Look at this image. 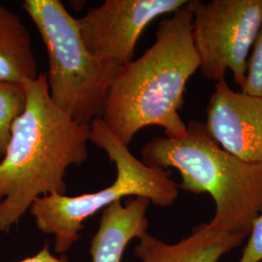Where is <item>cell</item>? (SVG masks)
Wrapping results in <instances>:
<instances>
[{
  "label": "cell",
  "mask_w": 262,
  "mask_h": 262,
  "mask_svg": "<svg viewBox=\"0 0 262 262\" xmlns=\"http://www.w3.org/2000/svg\"><path fill=\"white\" fill-rule=\"evenodd\" d=\"M27 104L12 125L0 161V232L8 233L41 196L66 194L71 165L88 159L91 126L70 119L51 99L47 74L25 83Z\"/></svg>",
  "instance_id": "6da1fadb"
},
{
  "label": "cell",
  "mask_w": 262,
  "mask_h": 262,
  "mask_svg": "<svg viewBox=\"0 0 262 262\" xmlns=\"http://www.w3.org/2000/svg\"><path fill=\"white\" fill-rule=\"evenodd\" d=\"M187 4L160 20L151 47L119 68L113 78L100 119L126 146L138 131L150 125L163 128L169 138L187 133L179 112L187 82L200 66Z\"/></svg>",
  "instance_id": "7a4b0ae2"
},
{
  "label": "cell",
  "mask_w": 262,
  "mask_h": 262,
  "mask_svg": "<svg viewBox=\"0 0 262 262\" xmlns=\"http://www.w3.org/2000/svg\"><path fill=\"white\" fill-rule=\"evenodd\" d=\"M141 160L148 166L176 169L179 187L193 194L207 193L215 203L212 228L250 234L262 213V166L248 163L211 138L205 123L190 121L178 138L157 137L144 145Z\"/></svg>",
  "instance_id": "3957f363"
},
{
  "label": "cell",
  "mask_w": 262,
  "mask_h": 262,
  "mask_svg": "<svg viewBox=\"0 0 262 262\" xmlns=\"http://www.w3.org/2000/svg\"><path fill=\"white\" fill-rule=\"evenodd\" d=\"M90 126V141L106 151L116 165L117 177L109 187L95 192L77 196L53 193L33 202L29 212L41 232L54 235L57 255H64L80 239L88 219L123 197H144L155 206L167 208L179 196V186L170 178L168 170L150 167L135 158L100 118Z\"/></svg>",
  "instance_id": "277c9868"
},
{
  "label": "cell",
  "mask_w": 262,
  "mask_h": 262,
  "mask_svg": "<svg viewBox=\"0 0 262 262\" xmlns=\"http://www.w3.org/2000/svg\"><path fill=\"white\" fill-rule=\"evenodd\" d=\"M23 7L47 48L51 99L73 121L90 125L102 116L108 90L118 70L92 55L60 0H25Z\"/></svg>",
  "instance_id": "5b68a950"
},
{
  "label": "cell",
  "mask_w": 262,
  "mask_h": 262,
  "mask_svg": "<svg viewBox=\"0 0 262 262\" xmlns=\"http://www.w3.org/2000/svg\"><path fill=\"white\" fill-rule=\"evenodd\" d=\"M187 6L202 75L219 83L229 70L241 90L261 30L262 0H190Z\"/></svg>",
  "instance_id": "8992f818"
},
{
  "label": "cell",
  "mask_w": 262,
  "mask_h": 262,
  "mask_svg": "<svg viewBox=\"0 0 262 262\" xmlns=\"http://www.w3.org/2000/svg\"><path fill=\"white\" fill-rule=\"evenodd\" d=\"M187 0H106L78 19L84 45L100 62L119 70L130 62L138 39L152 20L174 14Z\"/></svg>",
  "instance_id": "52a82bcc"
},
{
  "label": "cell",
  "mask_w": 262,
  "mask_h": 262,
  "mask_svg": "<svg viewBox=\"0 0 262 262\" xmlns=\"http://www.w3.org/2000/svg\"><path fill=\"white\" fill-rule=\"evenodd\" d=\"M207 132L236 158L262 166V98L215 83L206 108Z\"/></svg>",
  "instance_id": "ba28073f"
},
{
  "label": "cell",
  "mask_w": 262,
  "mask_h": 262,
  "mask_svg": "<svg viewBox=\"0 0 262 262\" xmlns=\"http://www.w3.org/2000/svg\"><path fill=\"white\" fill-rule=\"evenodd\" d=\"M246 239L243 235L216 230L203 223L177 243H165L148 232L139 238L134 255L141 262H219Z\"/></svg>",
  "instance_id": "9c48e42d"
},
{
  "label": "cell",
  "mask_w": 262,
  "mask_h": 262,
  "mask_svg": "<svg viewBox=\"0 0 262 262\" xmlns=\"http://www.w3.org/2000/svg\"><path fill=\"white\" fill-rule=\"evenodd\" d=\"M150 204L144 197H130L124 205L119 200L104 209L90 245L93 262H122L128 244L148 233Z\"/></svg>",
  "instance_id": "30bf717a"
},
{
  "label": "cell",
  "mask_w": 262,
  "mask_h": 262,
  "mask_svg": "<svg viewBox=\"0 0 262 262\" xmlns=\"http://www.w3.org/2000/svg\"><path fill=\"white\" fill-rule=\"evenodd\" d=\"M38 75L28 28L18 14L0 3V81L24 84Z\"/></svg>",
  "instance_id": "8fae6325"
},
{
  "label": "cell",
  "mask_w": 262,
  "mask_h": 262,
  "mask_svg": "<svg viewBox=\"0 0 262 262\" xmlns=\"http://www.w3.org/2000/svg\"><path fill=\"white\" fill-rule=\"evenodd\" d=\"M26 104L25 84L0 81V159L9 144L12 125L25 111Z\"/></svg>",
  "instance_id": "7c38bea8"
},
{
  "label": "cell",
  "mask_w": 262,
  "mask_h": 262,
  "mask_svg": "<svg viewBox=\"0 0 262 262\" xmlns=\"http://www.w3.org/2000/svg\"><path fill=\"white\" fill-rule=\"evenodd\" d=\"M239 91L262 98V28L249 57L245 84Z\"/></svg>",
  "instance_id": "4fadbf2b"
},
{
  "label": "cell",
  "mask_w": 262,
  "mask_h": 262,
  "mask_svg": "<svg viewBox=\"0 0 262 262\" xmlns=\"http://www.w3.org/2000/svg\"><path fill=\"white\" fill-rule=\"evenodd\" d=\"M238 262H262V213L253 222Z\"/></svg>",
  "instance_id": "5bb4252c"
},
{
  "label": "cell",
  "mask_w": 262,
  "mask_h": 262,
  "mask_svg": "<svg viewBox=\"0 0 262 262\" xmlns=\"http://www.w3.org/2000/svg\"><path fill=\"white\" fill-rule=\"evenodd\" d=\"M17 262H68V258L64 255H57L51 252L48 245H45L36 254L27 257Z\"/></svg>",
  "instance_id": "9a60e30c"
},
{
  "label": "cell",
  "mask_w": 262,
  "mask_h": 262,
  "mask_svg": "<svg viewBox=\"0 0 262 262\" xmlns=\"http://www.w3.org/2000/svg\"><path fill=\"white\" fill-rule=\"evenodd\" d=\"M0 203H1V198H0Z\"/></svg>",
  "instance_id": "2e32d148"
}]
</instances>
